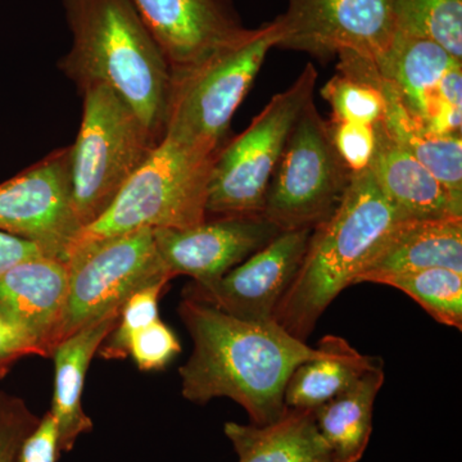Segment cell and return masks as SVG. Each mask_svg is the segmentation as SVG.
I'll use <instances>...</instances> for the list:
<instances>
[{"mask_svg": "<svg viewBox=\"0 0 462 462\" xmlns=\"http://www.w3.org/2000/svg\"><path fill=\"white\" fill-rule=\"evenodd\" d=\"M316 81L318 71L309 63L245 132L218 151L208 182L207 216H263L270 181L298 117L314 100Z\"/></svg>", "mask_w": 462, "mask_h": 462, "instance_id": "52a82bcc", "label": "cell"}, {"mask_svg": "<svg viewBox=\"0 0 462 462\" xmlns=\"http://www.w3.org/2000/svg\"><path fill=\"white\" fill-rule=\"evenodd\" d=\"M39 421L23 398L0 391V462H16Z\"/></svg>", "mask_w": 462, "mask_h": 462, "instance_id": "f1b7e54d", "label": "cell"}, {"mask_svg": "<svg viewBox=\"0 0 462 462\" xmlns=\"http://www.w3.org/2000/svg\"><path fill=\"white\" fill-rule=\"evenodd\" d=\"M374 65L427 129L438 135L461 136L462 60L437 42L396 32Z\"/></svg>", "mask_w": 462, "mask_h": 462, "instance_id": "7c38bea8", "label": "cell"}, {"mask_svg": "<svg viewBox=\"0 0 462 462\" xmlns=\"http://www.w3.org/2000/svg\"><path fill=\"white\" fill-rule=\"evenodd\" d=\"M279 233L261 215L220 216L187 229H153L158 256L171 278L211 282L263 248Z\"/></svg>", "mask_w": 462, "mask_h": 462, "instance_id": "5bb4252c", "label": "cell"}, {"mask_svg": "<svg viewBox=\"0 0 462 462\" xmlns=\"http://www.w3.org/2000/svg\"><path fill=\"white\" fill-rule=\"evenodd\" d=\"M71 48L60 71L79 90L106 85L161 141L172 72L165 54L127 0H62Z\"/></svg>", "mask_w": 462, "mask_h": 462, "instance_id": "7a4b0ae2", "label": "cell"}, {"mask_svg": "<svg viewBox=\"0 0 462 462\" xmlns=\"http://www.w3.org/2000/svg\"><path fill=\"white\" fill-rule=\"evenodd\" d=\"M121 310V309H120ZM120 310L109 312L83 329L76 331L54 348V393L51 416L58 431L60 455L71 452L83 434L93 430L81 397L91 358L117 324Z\"/></svg>", "mask_w": 462, "mask_h": 462, "instance_id": "ffe728a7", "label": "cell"}, {"mask_svg": "<svg viewBox=\"0 0 462 462\" xmlns=\"http://www.w3.org/2000/svg\"><path fill=\"white\" fill-rule=\"evenodd\" d=\"M312 230L282 231L218 281L190 282L182 297L248 321H273L309 247Z\"/></svg>", "mask_w": 462, "mask_h": 462, "instance_id": "4fadbf2b", "label": "cell"}, {"mask_svg": "<svg viewBox=\"0 0 462 462\" xmlns=\"http://www.w3.org/2000/svg\"><path fill=\"white\" fill-rule=\"evenodd\" d=\"M0 231L66 260L81 231L72 203L71 147L0 184Z\"/></svg>", "mask_w": 462, "mask_h": 462, "instance_id": "30bf717a", "label": "cell"}, {"mask_svg": "<svg viewBox=\"0 0 462 462\" xmlns=\"http://www.w3.org/2000/svg\"><path fill=\"white\" fill-rule=\"evenodd\" d=\"M66 261L69 293L53 351L76 331L120 310L139 289L172 279L158 256L152 229L79 245L69 249Z\"/></svg>", "mask_w": 462, "mask_h": 462, "instance_id": "9c48e42d", "label": "cell"}, {"mask_svg": "<svg viewBox=\"0 0 462 462\" xmlns=\"http://www.w3.org/2000/svg\"><path fill=\"white\" fill-rule=\"evenodd\" d=\"M69 284L65 258L48 254L23 261L0 275V315L29 339L36 356L53 354Z\"/></svg>", "mask_w": 462, "mask_h": 462, "instance_id": "2e32d148", "label": "cell"}, {"mask_svg": "<svg viewBox=\"0 0 462 462\" xmlns=\"http://www.w3.org/2000/svg\"><path fill=\"white\" fill-rule=\"evenodd\" d=\"M178 314L193 339L189 360L179 370L182 397L197 404L231 398L258 427L284 415L291 373L322 354L273 320H242L184 297Z\"/></svg>", "mask_w": 462, "mask_h": 462, "instance_id": "6da1fadb", "label": "cell"}, {"mask_svg": "<svg viewBox=\"0 0 462 462\" xmlns=\"http://www.w3.org/2000/svg\"><path fill=\"white\" fill-rule=\"evenodd\" d=\"M318 346L322 354L298 365L288 380L284 394L287 409L315 411L382 361L360 354L338 336H325Z\"/></svg>", "mask_w": 462, "mask_h": 462, "instance_id": "603a6c76", "label": "cell"}, {"mask_svg": "<svg viewBox=\"0 0 462 462\" xmlns=\"http://www.w3.org/2000/svg\"><path fill=\"white\" fill-rule=\"evenodd\" d=\"M339 72L372 84L384 99V117L380 123L389 135L411 156L462 199V139L430 132L409 111L396 89L372 60L354 53L339 54Z\"/></svg>", "mask_w": 462, "mask_h": 462, "instance_id": "e0dca14e", "label": "cell"}, {"mask_svg": "<svg viewBox=\"0 0 462 462\" xmlns=\"http://www.w3.org/2000/svg\"><path fill=\"white\" fill-rule=\"evenodd\" d=\"M224 431L238 462H336L310 410L287 409L263 427L226 422Z\"/></svg>", "mask_w": 462, "mask_h": 462, "instance_id": "44dd1931", "label": "cell"}, {"mask_svg": "<svg viewBox=\"0 0 462 462\" xmlns=\"http://www.w3.org/2000/svg\"><path fill=\"white\" fill-rule=\"evenodd\" d=\"M180 351V342L160 319L134 334L129 345V357L142 372L165 369Z\"/></svg>", "mask_w": 462, "mask_h": 462, "instance_id": "83f0119b", "label": "cell"}, {"mask_svg": "<svg viewBox=\"0 0 462 462\" xmlns=\"http://www.w3.org/2000/svg\"><path fill=\"white\" fill-rule=\"evenodd\" d=\"M328 126L334 147L349 171L369 169L375 151V125L331 120Z\"/></svg>", "mask_w": 462, "mask_h": 462, "instance_id": "f546056e", "label": "cell"}, {"mask_svg": "<svg viewBox=\"0 0 462 462\" xmlns=\"http://www.w3.org/2000/svg\"><path fill=\"white\" fill-rule=\"evenodd\" d=\"M376 284L403 291L440 324L462 329V273L447 269L384 276Z\"/></svg>", "mask_w": 462, "mask_h": 462, "instance_id": "d4e9b609", "label": "cell"}, {"mask_svg": "<svg viewBox=\"0 0 462 462\" xmlns=\"http://www.w3.org/2000/svg\"><path fill=\"white\" fill-rule=\"evenodd\" d=\"M81 94L83 117L71 145V187L83 230L107 211L161 141L111 88L91 85Z\"/></svg>", "mask_w": 462, "mask_h": 462, "instance_id": "5b68a950", "label": "cell"}, {"mask_svg": "<svg viewBox=\"0 0 462 462\" xmlns=\"http://www.w3.org/2000/svg\"><path fill=\"white\" fill-rule=\"evenodd\" d=\"M427 269L462 273V217L398 224L365 263L355 284Z\"/></svg>", "mask_w": 462, "mask_h": 462, "instance_id": "ac0fdd59", "label": "cell"}, {"mask_svg": "<svg viewBox=\"0 0 462 462\" xmlns=\"http://www.w3.org/2000/svg\"><path fill=\"white\" fill-rule=\"evenodd\" d=\"M170 282H158L136 291L127 298L118 315L115 329L99 346L105 360H124L129 357V345L134 334L160 319L158 302Z\"/></svg>", "mask_w": 462, "mask_h": 462, "instance_id": "484cf974", "label": "cell"}, {"mask_svg": "<svg viewBox=\"0 0 462 462\" xmlns=\"http://www.w3.org/2000/svg\"><path fill=\"white\" fill-rule=\"evenodd\" d=\"M403 221L369 169L352 173L338 208L312 230L305 257L276 307L273 321L306 342L330 303L355 284L383 239Z\"/></svg>", "mask_w": 462, "mask_h": 462, "instance_id": "3957f363", "label": "cell"}, {"mask_svg": "<svg viewBox=\"0 0 462 462\" xmlns=\"http://www.w3.org/2000/svg\"><path fill=\"white\" fill-rule=\"evenodd\" d=\"M396 32L428 39L462 60V0H391Z\"/></svg>", "mask_w": 462, "mask_h": 462, "instance_id": "cb8c5ba5", "label": "cell"}, {"mask_svg": "<svg viewBox=\"0 0 462 462\" xmlns=\"http://www.w3.org/2000/svg\"><path fill=\"white\" fill-rule=\"evenodd\" d=\"M375 151L369 170L376 184L406 220L462 217V199L398 144L382 123L375 125Z\"/></svg>", "mask_w": 462, "mask_h": 462, "instance_id": "d6986e66", "label": "cell"}, {"mask_svg": "<svg viewBox=\"0 0 462 462\" xmlns=\"http://www.w3.org/2000/svg\"><path fill=\"white\" fill-rule=\"evenodd\" d=\"M321 91L333 111L331 120L374 126L384 117V99L372 84L339 72Z\"/></svg>", "mask_w": 462, "mask_h": 462, "instance_id": "4316f807", "label": "cell"}, {"mask_svg": "<svg viewBox=\"0 0 462 462\" xmlns=\"http://www.w3.org/2000/svg\"><path fill=\"white\" fill-rule=\"evenodd\" d=\"M278 18L247 29L188 74L172 78L165 134L216 156L236 108L247 96L264 58L281 42Z\"/></svg>", "mask_w": 462, "mask_h": 462, "instance_id": "8992f818", "label": "cell"}, {"mask_svg": "<svg viewBox=\"0 0 462 462\" xmlns=\"http://www.w3.org/2000/svg\"><path fill=\"white\" fill-rule=\"evenodd\" d=\"M36 355L29 339L0 315V378L5 375L14 363L26 356Z\"/></svg>", "mask_w": 462, "mask_h": 462, "instance_id": "1f68e13d", "label": "cell"}, {"mask_svg": "<svg viewBox=\"0 0 462 462\" xmlns=\"http://www.w3.org/2000/svg\"><path fill=\"white\" fill-rule=\"evenodd\" d=\"M216 156L163 135L107 211L80 231L71 248L139 229H187L205 223Z\"/></svg>", "mask_w": 462, "mask_h": 462, "instance_id": "277c9868", "label": "cell"}, {"mask_svg": "<svg viewBox=\"0 0 462 462\" xmlns=\"http://www.w3.org/2000/svg\"><path fill=\"white\" fill-rule=\"evenodd\" d=\"M58 457L57 425L48 412L21 447L16 462H57Z\"/></svg>", "mask_w": 462, "mask_h": 462, "instance_id": "4dcf8cb0", "label": "cell"}, {"mask_svg": "<svg viewBox=\"0 0 462 462\" xmlns=\"http://www.w3.org/2000/svg\"><path fill=\"white\" fill-rule=\"evenodd\" d=\"M165 54L172 78L188 74L245 27L229 0H127Z\"/></svg>", "mask_w": 462, "mask_h": 462, "instance_id": "9a60e30c", "label": "cell"}, {"mask_svg": "<svg viewBox=\"0 0 462 462\" xmlns=\"http://www.w3.org/2000/svg\"><path fill=\"white\" fill-rule=\"evenodd\" d=\"M383 360L314 411L316 427L336 462L363 458L373 431L374 404L384 384Z\"/></svg>", "mask_w": 462, "mask_h": 462, "instance_id": "7402d4cb", "label": "cell"}, {"mask_svg": "<svg viewBox=\"0 0 462 462\" xmlns=\"http://www.w3.org/2000/svg\"><path fill=\"white\" fill-rule=\"evenodd\" d=\"M278 47L319 58L354 53L378 62L396 35L391 0H289Z\"/></svg>", "mask_w": 462, "mask_h": 462, "instance_id": "8fae6325", "label": "cell"}, {"mask_svg": "<svg viewBox=\"0 0 462 462\" xmlns=\"http://www.w3.org/2000/svg\"><path fill=\"white\" fill-rule=\"evenodd\" d=\"M351 178L311 100L289 135L263 216L281 231L315 229L338 208Z\"/></svg>", "mask_w": 462, "mask_h": 462, "instance_id": "ba28073f", "label": "cell"}, {"mask_svg": "<svg viewBox=\"0 0 462 462\" xmlns=\"http://www.w3.org/2000/svg\"><path fill=\"white\" fill-rule=\"evenodd\" d=\"M42 254H45L35 243L0 231V275L14 264L30 258L42 256Z\"/></svg>", "mask_w": 462, "mask_h": 462, "instance_id": "d6a6232c", "label": "cell"}]
</instances>
